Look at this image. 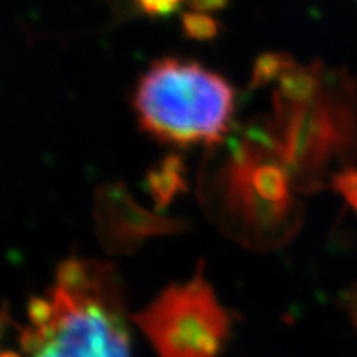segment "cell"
<instances>
[{
	"mask_svg": "<svg viewBox=\"0 0 357 357\" xmlns=\"http://www.w3.org/2000/svg\"><path fill=\"white\" fill-rule=\"evenodd\" d=\"M280 141L270 116L235 124L227 139L205 149L199 199L211 220L243 247H283L303 223Z\"/></svg>",
	"mask_w": 357,
	"mask_h": 357,
	"instance_id": "1",
	"label": "cell"
},
{
	"mask_svg": "<svg viewBox=\"0 0 357 357\" xmlns=\"http://www.w3.org/2000/svg\"><path fill=\"white\" fill-rule=\"evenodd\" d=\"M22 347L33 357H131L119 278L108 263L70 258L47 296L29 303Z\"/></svg>",
	"mask_w": 357,
	"mask_h": 357,
	"instance_id": "2",
	"label": "cell"
},
{
	"mask_svg": "<svg viewBox=\"0 0 357 357\" xmlns=\"http://www.w3.org/2000/svg\"><path fill=\"white\" fill-rule=\"evenodd\" d=\"M235 109L234 84L218 71L187 58L154 60L132 93L141 131L177 151L220 144L235 126Z\"/></svg>",
	"mask_w": 357,
	"mask_h": 357,
	"instance_id": "3",
	"label": "cell"
},
{
	"mask_svg": "<svg viewBox=\"0 0 357 357\" xmlns=\"http://www.w3.org/2000/svg\"><path fill=\"white\" fill-rule=\"evenodd\" d=\"M294 190L314 194L331 182L334 166L351 167L357 155L356 84L344 70H326L324 83L303 105L273 102L270 114Z\"/></svg>",
	"mask_w": 357,
	"mask_h": 357,
	"instance_id": "4",
	"label": "cell"
},
{
	"mask_svg": "<svg viewBox=\"0 0 357 357\" xmlns=\"http://www.w3.org/2000/svg\"><path fill=\"white\" fill-rule=\"evenodd\" d=\"M132 321L159 357H220L231 333L229 311L202 265L192 280L162 289Z\"/></svg>",
	"mask_w": 357,
	"mask_h": 357,
	"instance_id": "5",
	"label": "cell"
},
{
	"mask_svg": "<svg viewBox=\"0 0 357 357\" xmlns=\"http://www.w3.org/2000/svg\"><path fill=\"white\" fill-rule=\"evenodd\" d=\"M93 218L98 242L111 255H131L146 240L176 235L187 229L182 218L159 215L141 207L123 181L96 187Z\"/></svg>",
	"mask_w": 357,
	"mask_h": 357,
	"instance_id": "6",
	"label": "cell"
},
{
	"mask_svg": "<svg viewBox=\"0 0 357 357\" xmlns=\"http://www.w3.org/2000/svg\"><path fill=\"white\" fill-rule=\"evenodd\" d=\"M146 189L155 208H167L178 194L189 189L184 158L178 153H169L155 160L146 172Z\"/></svg>",
	"mask_w": 357,
	"mask_h": 357,
	"instance_id": "7",
	"label": "cell"
},
{
	"mask_svg": "<svg viewBox=\"0 0 357 357\" xmlns=\"http://www.w3.org/2000/svg\"><path fill=\"white\" fill-rule=\"evenodd\" d=\"M326 66L319 60L310 65H294L278 79L273 93V102L280 105H303L319 93L324 83Z\"/></svg>",
	"mask_w": 357,
	"mask_h": 357,
	"instance_id": "8",
	"label": "cell"
},
{
	"mask_svg": "<svg viewBox=\"0 0 357 357\" xmlns=\"http://www.w3.org/2000/svg\"><path fill=\"white\" fill-rule=\"evenodd\" d=\"M184 3H189V0H108L111 25H123L139 19H166Z\"/></svg>",
	"mask_w": 357,
	"mask_h": 357,
	"instance_id": "9",
	"label": "cell"
},
{
	"mask_svg": "<svg viewBox=\"0 0 357 357\" xmlns=\"http://www.w3.org/2000/svg\"><path fill=\"white\" fill-rule=\"evenodd\" d=\"M294 65H296V60H294L291 53L261 52L253 61L248 89H260L268 86L270 83L278 82Z\"/></svg>",
	"mask_w": 357,
	"mask_h": 357,
	"instance_id": "10",
	"label": "cell"
},
{
	"mask_svg": "<svg viewBox=\"0 0 357 357\" xmlns=\"http://www.w3.org/2000/svg\"><path fill=\"white\" fill-rule=\"evenodd\" d=\"M222 22L211 13L184 10L181 13V30L187 40L194 42H212L222 33Z\"/></svg>",
	"mask_w": 357,
	"mask_h": 357,
	"instance_id": "11",
	"label": "cell"
},
{
	"mask_svg": "<svg viewBox=\"0 0 357 357\" xmlns=\"http://www.w3.org/2000/svg\"><path fill=\"white\" fill-rule=\"evenodd\" d=\"M331 187L357 213V169L351 166L337 171L331 178Z\"/></svg>",
	"mask_w": 357,
	"mask_h": 357,
	"instance_id": "12",
	"label": "cell"
},
{
	"mask_svg": "<svg viewBox=\"0 0 357 357\" xmlns=\"http://www.w3.org/2000/svg\"><path fill=\"white\" fill-rule=\"evenodd\" d=\"M341 306L349 316L352 328L357 331V281L341 293Z\"/></svg>",
	"mask_w": 357,
	"mask_h": 357,
	"instance_id": "13",
	"label": "cell"
},
{
	"mask_svg": "<svg viewBox=\"0 0 357 357\" xmlns=\"http://www.w3.org/2000/svg\"><path fill=\"white\" fill-rule=\"evenodd\" d=\"M230 0H189L190 10H197L204 13H217L225 10L229 7Z\"/></svg>",
	"mask_w": 357,
	"mask_h": 357,
	"instance_id": "14",
	"label": "cell"
},
{
	"mask_svg": "<svg viewBox=\"0 0 357 357\" xmlns=\"http://www.w3.org/2000/svg\"><path fill=\"white\" fill-rule=\"evenodd\" d=\"M0 357H20V356H17V354H15V352L6 351V352H0Z\"/></svg>",
	"mask_w": 357,
	"mask_h": 357,
	"instance_id": "15",
	"label": "cell"
},
{
	"mask_svg": "<svg viewBox=\"0 0 357 357\" xmlns=\"http://www.w3.org/2000/svg\"><path fill=\"white\" fill-rule=\"evenodd\" d=\"M0 333H2V319H0Z\"/></svg>",
	"mask_w": 357,
	"mask_h": 357,
	"instance_id": "16",
	"label": "cell"
}]
</instances>
